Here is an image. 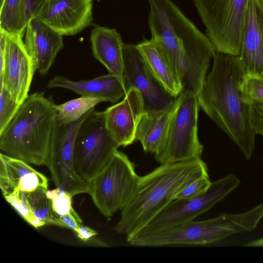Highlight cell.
Returning a JSON list of instances; mask_svg holds the SVG:
<instances>
[{
  "instance_id": "cell-22",
  "label": "cell",
  "mask_w": 263,
  "mask_h": 263,
  "mask_svg": "<svg viewBox=\"0 0 263 263\" xmlns=\"http://www.w3.org/2000/svg\"><path fill=\"white\" fill-rule=\"evenodd\" d=\"M177 104L176 99L173 104L164 109L144 111L141 115L136 138L145 152L155 155L161 148Z\"/></svg>"
},
{
  "instance_id": "cell-14",
  "label": "cell",
  "mask_w": 263,
  "mask_h": 263,
  "mask_svg": "<svg viewBox=\"0 0 263 263\" xmlns=\"http://www.w3.org/2000/svg\"><path fill=\"white\" fill-rule=\"evenodd\" d=\"M92 0H46L38 18L62 36L78 34L92 22Z\"/></svg>"
},
{
  "instance_id": "cell-11",
  "label": "cell",
  "mask_w": 263,
  "mask_h": 263,
  "mask_svg": "<svg viewBox=\"0 0 263 263\" xmlns=\"http://www.w3.org/2000/svg\"><path fill=\"white\" fill-rule=\"evenodd\" d=\"M90 111L79 120L68 124L57 121L45 164L57 187L72 196L89 192V183L81 178L76 170L73 149L77 131Z\"/></svg>"
},
{
  "instance_id": "cell-28",
  "label": "cell",
  "mask_w": 263,
  "mask_h": 263,
  "mask_svg": "<svg viewBox=\"0 0 263 263\" xmlns=\"http://www.w3.org/2000/svg\"><path fill=\"white\" fill-rule=\"evenodd\" d=\"M242 91L243 100L247 104L263 103V81L260 79L247 75Z\"/></svg>"
},
{
  "instance_id": "cell-15",
  "label": "cell",
  "mask_w": 263,
  "mask_h": 263,
  "mask_svg": "<svg viewBox=\"0 0 263 263\" xmlns=\"http://www.w3.org/2000/svg\"><path fill=\"white\" fill-rule=\"evenodd\" d=\"M106 126L120 146H126L136 139L137 128L144 111L140 93L129 89L123 100L104 111Z\"/></svg>"
},
{
  "instance_id": "cell-6",
  "label": "cell",
  "mask_w": 263,
  "mask_h": 263,
  "mask_svg": "<svg viewBox=\"0 0 263 263\" xmlns=\"http://www.w3.org/2000/svg\"><path fill=\"white\" fill-rule=\"evenodd\" d=\"M216 52L239 56L250 0H192Z\"/></svg>"
},
{
  "instance_id": "cell-33",
  "label": "cell",
  "mask_w": 263,
  "mask_h": 263,
  "mask_svg": "<svg viewBox=\"0 0 263 263\" xmlns=\"http://www.w3.org/2000/svg\"><path fill=\"white\" fill-rule=\"evenodd\" d=\"M75 233L80 239L85 242L89 240L92 237L97 235L96 231L83 224L80 226Z\"/></svg>"
},
{
  "instance_id": "cell-31",
  "label": "cell",
  "mask_w": 263,
  "mask_h": 263,
  "mask_svg": "<svg viewBox=\"0 0 263 263\" xmlns=\"http://www.w3.org/2000/svg\"><path fill=\"white\" fill-rule=\"evenodd\" d=\"M251 122L256 135L263 136V103L251 104Z\"/></svg>"
},
{
  "instance_id": "cell-3",
  "label": "cell",
  "mask_w": 263,
  "mask_h": 263,
  "mask_svg": "<svg viewBox=\"0 0 263 263\" xmlns=\"http://www.w3.org/2000/svg\"><path fill=\"white\" fill-rule=\"evenodd\" d=\"M209 176L201 159L161 164L139 176L133 196L121 211L115 230L125 234L128 242L134 239L194 180Z\"/></svg>"
},
{
  "instance_id": "cell-27",
  "label": "cell",
  "mask_w": 263,
  "mask_h": 263,
  "mask_svg": "<svg viewBox=\"0 0 263 263\" xmlns=\"http://www.w3.org/2000/svg\"><path fill=\"white\" fill-rule=\"evenodd\" d=\"M20 105L11 98L4 87L0 88V133L15 116Z\"/></svg>"
},
{
  "instance_id": "cell-13",
  "label": "cell",
  "mask_w": 263,
  "mask_h": 263,
  "mask_svg": "<svg viewBox=\"0 0 263 263\" xmlns=\"http://www.w3.org/2000/svg\"><path fill=\"white\" fill-rule=\"evenodd\" d=\"M23 36L20 33L6 32L4 68L3 73L0 76V88L4 87L11 98L20 105L29 96L36 70Z\"/></svg>"
},
{
  "instance_id": "cell-8",
  "label": "cell",
  "mask_w": 263,
  "mask_h": 263,
  "mask_svg": "<svg viewBox=\"0 0 263 263\" xmlns=\"http://www.w3.org/2000/svg\"><path fill=\"white\" fill-rule=\"evenodd\" d=\"M119 147L106 126L104 111L91 109L75 137L73 162L78 174L89 183L106 166Z\"/></svg>"
},
{
  "instance_id": "cell-26",
  "label": "cell",
  "mask_w": 263,
  "mask_h": 263,
  "mask_svg": "<svg viewBox=\"0 0 263 263\" xmlns=\"http://www.w3.org/2000/svg\"><path fill=\"white\" fill-rule=\"evenodd\" d=\"M47 197L50 200L54 214L58 217L72 212V197L70 194L63 189L57 187L52 190H48Z\"/></svg>"
},
{
  "instance_id": "cell-2",
  "label": "cell",
  "mask_w": 263,
  "mask_h": 263,
  "mask_svg": "<svg viewBox=\"0 0 263 263\" xmlns=\"http://www.w3.org/2000/svg\"><path fill=\"white\" fill-rule=\"evenodd\" d=\"M212 69L197 96L199 107L237 146L246 159L255 149L251 105L242 98L247 76L238 56L216 52Z\"/></svg>"
},
{
  "instance_id": "cell-25",
  "label": "cell",
  "mask_w": 263,
  "mask_h": 263,
  "mask_svg": "<svg viewBox=\"0 0 263 263\" xmlns=\"http://www.w3.org/2000/svg\"><path fill=\"white\" fill-rule=\"evenodd\" d=\"M22 2L3 0L0 3V29L8 33H20Z\"/></svg>"
},
{
  "instance_id": "cell-5",
  "label": "cell",
  "mask_w": 263,
  "mask_h": 263,
  "mask_svg": "<svg viewBox=\"0 0 263 263\" xmlns=\"http://www.w3.org/2000/svg\"><path fill=\"white\" fill-rule=\"evenodd\" d=\"M263 218L259 204L240 213H223L201 221L191 220L154 234L137 236L129 242L135 246L208 245L231 235L253 231Z\"/></svg>"
},
{
  "instance_id": "cell-19",
  "label": "cell",
  "mask_w": 263,
  "mask_h": 263,
  "mask_svg": "<svg viewBox=\"0 0 263 263\" xmlns=\"http://www.w3.org/2000/svg\"><path fill=\"white\" fill-rule=\"evenodd\" d=\"M47 87L68 89L81 96L98 98L112 104L123 98L127 92L123 80L110 73L80 81L56 76L48 82Z\"/></svg>"
},
{
  "instance_id": "cell-24",
  "label": "cell",
  "mask_w": 263,
  "mask_h": 263,
  "mask_svg": "<svg viewBox=\"0 0 263 263\" xmlns=\"http://www.w3.org/2000/svg\"><path fill=\"white\" fill-rule=\"evenodd\" d=\"M103 100L95 97L82 96L59 105L54 104L57 121L60 124H68L76 121Z\"/></svg>"
},
{
  "instance_id": "cell-36",
  "label": "cell",
  "mask_w": 263,
  "mask_h": 263,
  "mask_svg": "<svg viewBox=\"0 0 263 263\" xmlns=\"http://www.w3.org/2000/svg\"><path fill=\"white\" fill-rule=\"evenodd\" d=\"M3 0H0V3H1L2 2Z\"/></svg>"
},
{
  "instance_id": "cell-12",
  "label": "cell",
  "mask_w": 263,
  "mask_h": 263,
  "mask_svg": "<svg viewBox=\"0 0 263 263\" xmlns=\"http://www.w3.org/2000/svg\"><path fill=\"white\" fill-rule=\"evenodd\" d=\"M123 81L127 91L138 90L141 96L144 111L164 109L176 101L154 76L137 45L124 44Z\"/></svg>"
},
{
  "instance_id": "cell-21",
  "label": "cell",
  "mask_w": 263,
  "mask_h": 263,
  "mask_svg": "<svg viewBox=\"0 0 263 263\" xmlns=\"http://www.w3.org/2000/svg\"><path fill=\"white\" fill-rule=\"evenodd\" d=\"M90 41L94 57L109 73L123 80L124 43L118 31L115 28L98 26L91 30Z\"/></svg>"
},
{
  "instance_id": "cell-4",
  "label": "cell",
  "mask_w": 263,
  "mask_h": 263,
  "mask_svg": "<svg viewBox=\"0 0 263 263\" xmlns=\"http://www.w3.org/2000/svg\"><path fill=\"white\" fill-rule=\"evenodd\" d=\"M54 103L44 92L29 95L0 133L3 154L29 164H46L57 122Z\"/></svg>"
},
{
  "instance_id": "cell-20",
  "label": "cell",
  "mask_w": 263,
  "mask_h": 263,
  "mask_svg": "<svg viewBox=\"0 0 263 263\" xmlns=\"http://www.w3.org/2000/svg\"><path fill=\"white\" fill-rule=\"evenodd\" d=\"M47 191L48 189L43 188L31 192H16L4 198L33 227L57 226L58 217L54 214L50 201L47 197Z\"/></svg>"
},
{
  "instance_id": "cell-23",
  "label": "cell",
  "mask_w": 263,
  "mask_h": 263,
  "mask_svg": "<svg viewBox=\"0 0 263 263\" xmlns=\"http://www.w3.org/2000/svg\"><path fill=\"white\" fill-rule=\"evenodd\" d=\"M148 66L160 83L176 97L182 92L179 81L165 53L155 41L144 39L137 45Z\"/></svg>"
},
{
  "instance_id": "cell-9",
  "label": "cell",
  "mask_w": 263,
  "mask_h": 263,
  "mask_svg": "<svg viewBox=\"0 0 263 263\" xmlns=\"http://www.w3.org/2000/svg\"><path fill=\"white\" fill-rule=\"evenodd\" d=\"M139 176L127 156L117 150L106 166L89 183V194L100 213L110 219L128 204Z\"/></svg>"
},
{
  "instance_id": "cell-34",
  "label": "cell",
  "mask_w": 263,
  "mask_h": 263,
  "mask_svg": "<svg viewBox=\"0 0 263 263\" xmlns=\"http://www.w3.org/2000/svg\"><path fill=\"white\" fill-rule=\"evenodd\" d=\"M243 245L245 247H263V237L245 243Z\"/></svg>"
},
{
  "instance_id": "cell-32",
  "label": "cell",
  "mask_w": 263,
  "mask_h": 263,
  "mask_svg": "<svg viewBox=\"0 0 263 263\" xmlns=\"http://www.w3.org/2000/svg\"><path fill=\"white\" fill-rule=\"evenodd\" d=\"M82 224V220L74 210L68 214L58 217L57 226L69 228L74 233Z\"/></svg>"
},
{
  "instance_id": "cell-16",
  "label": "cell",
  "mask_w": 263,
  "mask_h": 263,
  "mask_svg": "<svg viewBox=\"0 0 263 263\" xmlns=\"http://www.w3.org/2000/svg\"><path fill=\"white\" fill-rule=\"evenodd\" d=\"M238 57L247 75L263 81V9L258 0H250Z\"/></svg>"
},
{
  "instance_id": "cell-1",
  "label": "cell",
  "mask_w": 263,
  "mask_h": 263,
  "mask_svg": "<svg viewBox=\"0 0 263 263\" xmlns=\"http://www.w3.org/2000/svg\"><path fill=\"white\" fill-rule=\"evenodd\" d=\"M152 39L165 53L182 92L197 97L216 53L206 35L172 0H147Z\"/></svg>"
},
{
  "instance_id": "cell-18",
  "label": "cell",
  "mask_w": 263,
  "mask_h": 263,
  "mask_svg": "<svg viewBox=\"0 0 263 263\" xmlns=\"http://www.w3.org/2000/svg\"><path fill=\"white\" fill-rule=\"evenodd\" d=\"M0 187L5 197L16 192L48 189V179L29 163L1 153Z\"/></svg>"
},
{
  "instance_id": "cell-35",
  "label": "cell",
  "mask_w": 263,
  "mask_h": 263,
  "mask_svg": "<svg viewBox=\"0 0 263 263\" xmlns=\"http://www.w3.org/2000/svg\"><path fill=\"white\" fill-rule=\"evenodd\" d=\"M260 5H261V7L263 9V0H258Z\"/></svg>"
},
{
  "instance_id": "cell-30",
  "label": "cell",
  "mask_w": 263,
  "mask_h": 263,
  "mask_svg": "<svg viewBox=\"0 0 263 263\" xmlns=\"http://www.w3.org/2000/svg\"><path fill=\"white\" fill-rule=\"evenodd\" d=\"M46 0H22V15L20 33L24 35L26 28L30 20L34 17L36 13Z\"/></svg>"
},
{
  "instance_id": "cell-17",
  "label": "cell",
  "mask_w": 263,
  "mask_h": 263,
  "mask_svg": "<svg viewBox=\"0 0 263 263\" xmlns=\"http://www.w3.org/2000/svg\"><path fill=\"white\" fill-rule=\"evenodd\" d=\"M25 33L26 49L36 70L44 76L64 47L63 36L35 17L30 20Z\"/></svg>"
},
{
  "instance_id": "cell-7",
  "label": "cell",
  "mask_w": 263,
  "mask_h": 263,
  "mask_svg": "<svg viewBox=\"0 0 263 263\" xmlns=\"http://www.w3.org/2000/svg\"><path fill=\"white\" fill-rule=\"evenodd\" d=\"M163 143L155 155L161 164L201 159L203 146L198 137L197 97L181 92Z\"/></svg>"
},
{
  "instance_id": "cell-10",
  "label": "cell",
  "mask_w": 263,
  "mask_h": 263,
  "mask_svg": "<svg viewBox=\"0 0 263 263\" xmlns=\"http://www.w3.org/2000/svg\"><path fill=\"white\" fill-rule=\"evenodd\" d=\"M240 183L236 175L230 174L211 182L208 190L197 197L174 200L136 236L154 234L194 220L222 201L237 188Z\"/></svg>"
},
{
  "instance_id": "cell-29",
  "label": "cell",
  "mask_w": 263,
  "mask_h": 263,
  "mask_svg": "<svg viewBox=\"0 0 263 263\" xmlns=\"http://www.w3.org/2000/svg\"><path fill=\"white\" fill-rule=\"evenodd\" d=\"M211 183L209 176L197 178L182 190L177 195L176 199H189L197 197L205 193Z\"/></svg>"
}]
</instances>
